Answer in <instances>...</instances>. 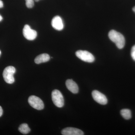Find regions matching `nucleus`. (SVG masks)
Listing matches in <instances>:
<instances>
[{
	"label": "nucleus",
	"mask_w": 135,
	"mask_h": 135,
	"mask_svg": "<svg viewBox=\"0 0 135 135\" xmlns=\"http://www.w3.org/2000/svg\"><path fill=\"white\" fill-rule=\"evenodd\" d=\"M51 97L53 103L57 107L61 108L64 105V101L62 93L58 90H53L51 93Z\"/></svg>",
	"instance_id": "obj_3"
},
{
	"label": "nucleus",
	"mask_w": 135,
	"mask_h": 135,
	"mask_svg": "<svg viewBox=\"0 0 135 135\" xmlns=\"http://www.w3.org/2000/svg\"><path fill=\"white\" fill-rule=\"evenodd\" d=\"M66 86L68 89L73 94H77L79 92L78 85L73 80H67L66 81Z\"/></svg>",
	"instance_id": "obj_10"
},
{
	"label": "nucleus",
	"mask_w": 135,
	"mask_h": 135,
	"mask_svg": "<svg viewBox=\"0 0 135 135\" xmlns=\"http://www.w3.org/2000/svg\"><path fill=\"white\" fill-rule=\"evenodd\" d=\"M16 69L14 66H7L4 69L3 76L5 82L8 84H12L15 81L14 75L16 73Z\"/></svg>",
	"instance_id": "obj_2"
},
{
	"label": "nucleus",
	"mask_w": 135,
	"mask_h": 135,
	"mask_svg": "<svg viewBox=\"0 0 135 135\" xmlns=\"http://www.w3.org/2000/svg\"><path fill=\"white\" fill-rule=\"evenodd\" d=\"M51 25L53 28L57 31H61L64 29L62 20L59 16H56L53 18L51 21Z\"/></svg>",
	"instance_id": "obj_9"
},
{
	"label": "nucleus",
	"mask_w": 135,
	"mask_h": 135,
	"mask_svg": "<svg viewBox=\"0 0 135 135\" xmlns=\"http://www.w3.org/2000/svg\"><path fill=\"white\" fill-rule=\"evenodd\" d=\"M131 56L133 60L135 61V45L133 46L131 49Z\"/></svg>",
	"instance_id": "obj_15"
},
{
	"label": "nucleus",
	"mask_w": 135,
	"mask_h": 135,
	"mask_svg": "<svg viewBox=\"0 0 135 135\" xmlns=\"http://www.w3.org/2000/svg\"><path fill=\"white\" fill-rule=\"evenodd\" d=\"M50 59V57L48 54L43 53L37 56L35 59V62L36 64L46 62H48Z\"/></svg>",
	"instance_id": "obj_11"
},
{
	"label": "nucleus",
	"mask_w": 135,
	"mask_h": 135,
	"mask_svg": "<svg viewBox=\"0 0 135 135\" xmlns=\"http://www.w3.org/2000/svg\"><path fill=\"white\" fill-rule=\"evenodd\" d=\"M3 2L2 1L0 0V8H2L3 7Z\"/></svg>",
	"instance_id": "obj_17"
},
{
	"label": "nucleus",
	"mask_w": 135,
	"mask_h": 135,
	"mask_svg": "<svg viewBox=\"0 0 135 135\" xmlns=\"http://www.w3.org/2000/svg\"><path fill=\"white\" fill-rule=\"evenodd\" d=\"M3 114V110L1 107L0 106V117L2 116Z\"/></svg>",
	"instance_id": "obj_16"
},
{
	"label": "nucleus",
	"mask_w": 135,
	"mask_h": 135,
	"mask_svg": "<svg viewBox=\"0 0 135 135\" xmlns=\"http://www.w3.org/2000/svg\"><path fill=\"white\" fill-rule=\"evenodd\" d=\"M23 35L25 38L28 40H33L37 36V32L32 29L30 26L26 25L23 30Z\"/></svg>",
	"instance_id": "obj_6"
},
{
	"label": "nucleus",
	"mask_w": 135,
	"mask_h": 135,
	"mask_svg": "<svg viewBox=\"0 0 135 135\" xmlns=\"http://www.w3.org/2000/svg\"><path fill=\"white\" fill-rule=\"evenodd\" d=\"M92 96L95 101L101 104H106L108 102L106 96L98 90H94L92 92Z\"/></svg>",
	"instance_id": "obj_7"
},
{
	"label": "nucleus",
	"mask_w": 135,
	"mask_h": 135,
	"mask_svg": "<svg viewBox=\"0 0 135 135\" xmlns=\"http://www.w3.org/2000/svg\"><path fill=\"white\" fill-rule=\"evenodd\" d=\"M28 103L34 109L38 110H42L44 105L43 101L40 98L35 95H32L29 98Z\"/></svg>",
	"instance_id": "obj_5"
},
{
	"label": "nucleus",
	"mask_w": 135,
	"mask_h": 135,
	"mask_svg": "<svg viewBox=\"0 0 135 135\" xmlns=\"http://www.w3.org/2000/svg\"><path fill=\"white\" fill-rule=\"evenodd\" d=\"M1 50H0V56H1Z\"/></svg>",
	"instance_id": "obj_21"
},
{
	"label": "nucleus",
	"mask_w": 135,
	"mask_h": 135,
	"mask_svg": "<svg viewBox=\"0 0 135 135\" xmlns=\"http://www.w3.org/2000/svg\"><path fill=\"white\" fill-rule=\"evenodd\" d=\"M133 11H134L135 12V6L134 7V8H133Z\"/></svg>",
	"instance_id": "obj_19"
},
{
	"label": "nucleus",
	"mask_w": 135,
	"mask_h": 135,
	"mask_svg": "<svg viewBox=\"0 0 135 135\" xmlns=\"http://www.w3.org/2000/svg\"><path fill=\"white\" fill-rule=\"evenodd\" d=\"M75 55L78 58L84 62L92 63L95 60V57L93 55L87 51H77L75 53Z\"/></svg>",
	"instance_id": "obj_4"
},
{
	"label": "nucleus",
	"mask_w": 135,
	"mask_h": 135,
	"mask_svg": "<svg viewBox=\"0 0 135 135\" xmlns=\"http://www.w3.org/2000/svg\"><path fill=\"white\" fill-rule=\"evenodd\" d=\"M18 130L20 133L24 134H28L31 131V129L29 128L28 125L26 123H23L19 126Z\"/></svg>",
	"instance_id": "obj_12"
},
{
	"label": "nucleus",
	"mask_w": 135,
	"mask_h": 135,
	"mask_svg": "<svg viewBox=\"0 0 135 135\" xmlns=\"http://www.w3.org/2000/svg\"><path fill=\"white\" fill-rule=\"evenodd\" d=\"M120 114L123 118L126 120H129L131 118V112L130 110L128 109H122L120 111Z\"/></svg>",
	"instance_id": "obj_13"
},
{
	"label": "nucleus",
	"mask_w": 135,
	"mask_h": 135,
	"mask_svg": "<svg viewBox=\"0 0 135 135\" xmlns=\"http://www.w3.org/2000/svg\"><path fill=\"white\" fill-rule=\"evenodd\" d=\"M109 37L110 40L115 44L118 49H122L124 47L126 41L124 36L120 33L115 30H111L109 32Z\"/></svg>",
	"instance_id": "obj_1"
},
{
	"label": "nucleus",
	"mask_w": 135,
	"mask_h": 135,
	"mask_svg": "<svg viewBox=\"0 0 135 135\" xmlns=\"http://www.w3.org/2000/svg\"><path fill=\"white\" fill-rule=\"evenodd\" d=\"M3 19V18L2 16H1V15H0V22H1V21H2V20Z\"/></svg>",
	"instance_id": "obj_18"
},
{
	"label": "nucleus",
	"mask_w": 135,
	"mask_h": 135,
	"mask_svg": "<svg viewBox=\"0 0 135 135\" xmlns=\"http://www.w3.org/2000/svg\"><path fill=\"white\" fill-rule=\"evenodd\" d=\"M34 1H35L36 2H38L40 0H34Z\"/></svg>",
	"instance_id": "obj_20"
},
{
	"label": "nucleus",
	"mask_w": 135,
	"mask_h": 135,
	"mask_svg": "<svg viewBox=\"0 0 135 135\" xmlns=\"http://www.w3.org/2000/svg\"><path fill=\"white\" fill-rule=\"evenodd\" d=\"M26 5V7L29 8H31L33 7L34 5V0H25Z\"/></svg>",
	"instance_id": "obj_14"
},
{
	"label": "nucleus",
	"mask_w": 135,
	"mask_h": 135,
	"mask_svg": "<svg viewBox=\"0 0 135 135\" xmlns=\"http://www.w3.org/2000/svg\"><path fill=\"white\" fill-rule=\"evenodd\" d=\"M63 135H83L84 133L80 129L76 128L67 127L64 129L61 132Z\"/></svg>",
	"instance_id": "obj_8"
}]
</instances>
